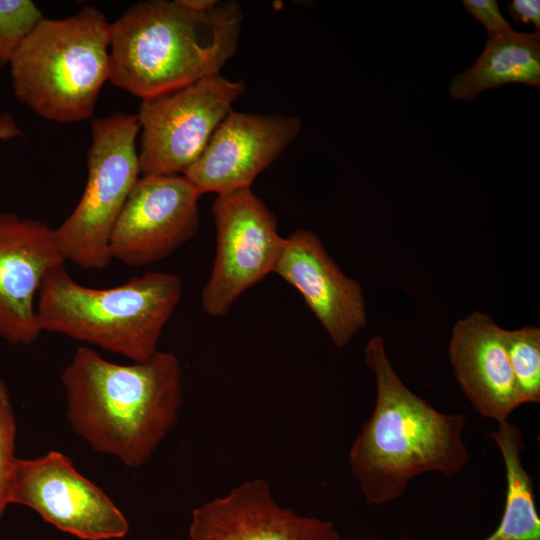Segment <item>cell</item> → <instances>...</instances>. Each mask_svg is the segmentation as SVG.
<instances>
[{
  "label": "cell",
  "mask_w": 540,
  "mask_h": 540,
  "mask_svg": "<svg viewBox=\"0 0 540 540\" xmlns=\"http://www.w3.org/2000/svg\"><path fill=\"white\" fill-rule=\"evenodd\" d=\"M61 381L73 431L132 468L151 459L182 406L181 365L170 352L126 365L79 347Z\"/></svg>",
  "instance_id": "6da1fadb"
},
{
  "label": "cell",
  "mask_w": 540,
  "mask_h": 540,
  "mask_svg": "<svg viewBox=\"0 0 540 540\" xmlns=\"http://www.w3.org/2000/svg\"><path fill=\"white\" fill-rule=\"evenodd\" d=\"M364 358L376 382L375 405L349 452V465L368 504L403 495L417 476H455L470 459L462 413H442L412 392L395 372L384 340L373 336Z\"/></svg>",
  "instance_id": "7a4b0ae2"
},
{
  "label": "cell",
  "mask_w": 540,
  "mask_h": 540,
  "mask_svg": "<svg viewBox=\"0 0 540 540\" xmlns=\"http://www.w3.org/2000/svg\"><path fill=\"white\" fill-rule=\"evenodd\" d=\"M239 3L149 0L110 23L109 81L141 100L220 74L235 54Z\"/></svg>",
  "instance_id": "3957f363"
},
{
  "label": "cell",
  "mask_w": 540,
  "mask_h": 540,
  "mask_svg": "<svg viewBox=\"0 0 540 540\" xmlns=\"http://www.w3.org/2000/svg\"><path fill=\"white\" fill-rule=\"evenodd\" d=\"M64 264L46 273L37 295L42 332L63 334L133 362L158 352L162 331L183 293L177 275L151 272L98 289L76 282Z\"/></svg>",
  "instance_id": "277c9868"
},
{
  "label": "cell",
  "mask_w": 540,
  "mask_h": 540,
  "mask_svg": "<svg viewBox=\"0 0 540 540\" xmlns=\"http://www.w3.org/2000/svg\"><path fill=\"white\" fill-rule=\"evenodd\" d=\"M15 97L39 116L73 123L93 116L110 79V22L94 7L43 18L9 65Z\"/></svg>",
  "instance_id": "5b68a950"
},
{
  "label": "cell",
  "mask_w": 540,
  "mask_h": 540,
  "mask_svg": "<svg viewBox=\"0 0 540 540\" xmlns=\"http://www.w3.org/2000/svg\"><path fill=\"white\" fill-rule=\"evenodd\" d=\"M139 132L137 115L115 112L93 119L84 192L72 213L54 229L65 261L84 270H103L111 262L113 228L141 175Z\"/></svg>",
  "instance_id": "8992f818"
},
{
  "label": "cell",
  "mask_w": 540,
  "mask_h": 540,
  "mask_svg": "<svg viewBox=\"0 0 540 540\" xmlns=\"http://www.w3.org/2000/svg\"><path fill=\"white\" fill-rule=\"evenodd\" d=\"M245 89L217 74L141 100V175H183Z\"/></svg>",
  "instance_id": "52a82bcc"
},
{
  "label": "cell",
  "mask_w": 540,
  "mask_h": 540,
  "mask_svg": "<svg viewBox=\"0 0 540 540\" xmlns=\"http://www.w3.org/2000/svg\"><path fill=\"white\" fill-rule=\"evenodd\" d=\"M212 215L216 256L201 304L209 316L223 317L245 291L273 273L284 237L273 212L251 188L218 194Z\"/></svg>",
  "instance_id": "ba28073f"
},
{
  "label": "cell",
  "mask_w": 540,
  "mask_h": 540,
  "mask_svg": "<svg viewBox=\"0 0 540 540\" xmlns=\"http://www.w3.org/2000/svg\"><path fill=\"white\" fill-rule=\"evenodd\" d=\"M11 503L29 507L59 530L83 540L123 538L129 531L109 496L57 451L35 459L17 458Z\"/></svg>",
  "instance_id": "9c48e42d"
},
{
  "label": "cell",
  "mask_w": 540,
  "mask_h": 540,
  "mask_svg": "<svg viewBox=\"0 0 540 540\" xmlns=\"http://www.w3.org/2000/svg\"><path fill=\"white\" fill-rule=\"evenodd\" d=\"M201 195L182 174L140 177L113 228L111 258L140 267L168 257L196 235Z\"/></svg>",
  "instance_id": "30bf717a"
},
{
  "label": "cell",
  "mask_w": 540,
  "mask_h": 540,
  "mask_svg": "<svg viewBox=\"0 0 540 540\" xmlns=\"http://www.w3.org/2000/svg\"><path fill=\"white\" fill-rule=\"evenodd\" d=\"M301 126L294 116L231 110L183 175L201 194L251 188L255 178L296 138Z\"/></svg>",
  "instance_id": "8fae6325"
},
{
  "label": "cell",
  "mask_w": 540,
  "mask_h": 540,
  "mask_svg": "<svg viewBox=\"0 0 540 540\" xmlns=\"http://www.w3.org/2000/svg\"><path fill=\"white\" fill-rule=\"evenodd\" d=\"M65 263L54 229L37 219L0 213V339L37 341L36 296L46 273Z\"/></svg>",
  "instance_id": "7c38bea8"
},
{
  "label": "cell",
  "mask_w": 540,
  "mask_h": 540,
  "mask_svg": "<svg viewBox=\"0 0 540 540\" xmlns=\"http://www.w3.org/2000/svg\"><path fill=\"white\" fill-rule=\"evenodd\" d=\"M273 273L300 293L337 347L366 326L360 283L342 272L312 231L299 229L284 238Z\"/></svg>",
  "instance_id": "4fadbf2b"
},
{
  "label": "cell",
  "mask_w": 540,
  "mask_h": 540,
  "mask_svg": "<svg viewBox=\"0 0 540 540\" xmlns=\"http://www.w3.org/2000/svg\"><path fill=\"white\" fill-rule=\"evenodd\" d=\"M191 540H340L328 520L282 507L263 479L247 480L192 511Z\"/></svg>",
  "instance_id": "5bb4252c"
},
{
  "label": "cell",
  "mask_w": 540,
  "mask_h": 540,
  "mask_svg": "<svg viewBox=\"0 0 540 540\" xmlns=\"http://www.w3.org/2000/svg\"><path fill=\"white\" fill-rule=\"evenodd\" d=\"M505 329L473 312L458 320L448 347L456 379L474 410L497 423L523 405L508 360Z\"/></svg>",
  "instance_id": "9a60e30c"
},
{
  "label": "cell",
  "mask_w": 540,
  "mask_h": 540,
  "mask_svg": "<svg viewBox=\"0 0 540 540\" xmlns=\"http://www.w3.org/2000/svg\"><path fill=\"white\" fill-rule=\"evenodd\" d=\"M508 83L540 85V32L488 35L485 49L475 63L456 75L449 87L458 100H472L477 94Z\"/></svg>",
  "instance_id": "2e32d148"
},
{
  "label": "cell",
  "mask_w": 540,
  "mask_h": 540,
  "mask_svg": "<svg viewBox=\"0 0 540 540\" xmlns=\"http://www.w3.org/2000/svg\"><path fill=\"white\" fill-rule=\"evenodd\" d=\"M505 468V504L495 531L482 540H540V517L536 508L533 478L525 469L523 433L509 420L490 433Z\"/></svg>",
  "instance_id": "e0dca14e"
},
{
  "label": "cell",
  "mask_w": 540,
  "mask_h": 540,
  "mask_svg": "<svg viewBox=\"0 0 540 540\" xmlns=\"http://www.w3.org/2000/svg\"><path fill=\"white\" fill-rule=\"evenodd\" d=\"M508 360L522 403L540 402V329L525 326L505 330Z\"/></svg>",
  "instance_id": "ac0fdd59"
},
{
  "label": "cell",
  "mask_w": 540,
  "mask_h": 540,
  "mask_svg": "<svg viewBox=\"0 0 540 540\" xmlns=\"http://www.w3.org/2000/svg\"><path fill=\"white\" fill-rule=\"evenodd\" d=\"M43 18L31 0H0V69L10 65L22 42Z\"/></svg>",
  "instance_id": "d6986e66"
},
{
  "label": "cell",
  "mask_w": 540,
  "mask_h": 540,
  "mask_svg": "<svg viewBox=\"0 0 540 540\" xmlns=\"http://www.w3.org/2000/svg\"><path fill=\"white\" fill-rule=\"evenodd\" d=\"M16 421L9 391L0 380V518L10 504L15 456Z\"/></svg>",
  "instance_id": "ffe728a7"
},
{
  "label": "cell",
  "mask_w": 540,
  "mask_h": 540,
  "mask_svg": "<svg viewBox=\"0 0 540 540\" xmlns=\"http://www.w3.org/2000/svg\"><path fill=\"white\" fill-rule=\"evenodd\" d=\"M466 11L487 29L488 35L513 31L511 24L503 17L495 0H464Z\"/></svg>",
  "instance_id": "44dd1931"
},
{
  "label": "cell",
  "mask_w": 540,
  "mask_h": 540,
  "mask_svg": "<svg viewBox=\"0 0 540 540\" xmlns=\"http://www.w3.org/2000/svg\"><path fill=\"white\" fill-rule=\"evenodd\" d=\"M507 10L515 23H532L540 32V1L513 0L507 4Z\"/></svg>",
  "instance_id": "7402d4cb"
},
{
  "label": "cell",
  "mask_w": 540,
  "mask_h": 540,
  "mask_svg": "<svg viewBox=\"0 0 540 540\" xmlns=\"http://www.w3.org/2000/svg\"><path fill=\"white\" fill-rule=\"evenodd\" d=\"M22 135L15 119L9 113L0 114V141H7Z\"/></svg>",
  "instance_id": "603a6c76"
}]
</instances>
